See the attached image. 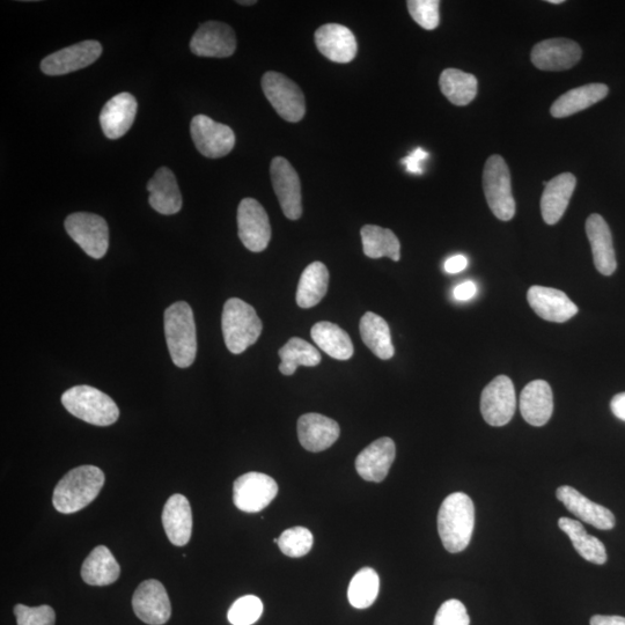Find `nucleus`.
I'll return each instance as SVG.
<instances>
[{
	"mask_svg": "<svg viewBox=\"0 0 625 625\" xmlns=\"http://www.w3.org/2000/svg\"><path fill=\"white\" fill-rule=\"evenodd\" d=\"M277 494L278 485L272 477L247 473L234 482L233 502L242 512L256 513L266 509Z\"/></svg>",
	"mask_w": 625,
	"mask_h": 625,
	"instance_id": "obj_11",
	"label": "nucleus"
},
{
	"mask_svg": "<svg viewBox=\"0 0 625 625\" xmlns=\"http://www.w3.org/2000/svg\"><path fill=\"white\" fill-rule=\"evenodd\" d=\"M271 182L286 218L298 220L303 215L301 185L296 169L289 160L277 157L270 166Z\"/></svg>",
	"mask_w": 625,
	"mask_h": 625,
	"instance_id": "obj_13",
	"label": "nucleus"
},
{
	"mask_svg": "<svg viewBox=\"0 0 625 625\" xmlns=\"http://www.w3.org/2000/svg\"><path fill=\"white\" fill-rule=\"evenodd\" d=\"M608 92L609 88L605 84H588L573 88L554 102L550 113L556 119H564L598 104L607 97Z\"/></svg>",
	"mask_w": 625,
	"mask_h": 625,
	"instance_id": "obj_29",
	"label": "nucleus"
},
{
	"mask_svg": "<svg viewBox=\"0 0 625 625\" xmlns=\"http://www.w3.org/2000/svg\"><path fill=\"white\" fill-rule=\"evenodd\" d=\"M138 619L150 625H163L171 619L172 606L166 588L158 580H145L132 597Z\"/></svg>",
	"mask_w": 625,
	"mask_h": 625,
	"instance_id": "obj_14",
	"label": "nucleus"
},
{
	"mask_svg": "<svg viewBox=\"0 0 625 625\" xmlns=\"http://www.w3.org/2000/svg\"><path fill=\"white\" fill-rule=\"evenodd\" d=\"M64 226L70 238L88 256L99 260L107 254L109 230L104 218L94 213L77 212L65 219Z\"/></svg>",
	"mask_w": 625,
	"mask_h": 625,
	"instance_id": "obj_8",
	"label": "nucleus"
},
{
	"mask_svg": "<svg viewBox=\"0 0 625 625\" xmlns=\"http://www.w3.org/2000/svg\"><path fill=\"white\" fill-rule=\"evenodd\" d=\"M527 299L533 311L541 319L564 323L577 315L578 307L560 290L546 288V286H532L528 290Z\"/></svg>",
	"mask_w": 625,
	"mask_h": 625,
	"instance_id": "obj_18",
	"label": "nucleus"
},
{
	"mask_svg": "<svg viewBox=\"0 0 625 625\" xmlns=\"http://www.w3.org/2000/svg\"><path fill=\"white\" fill-rule=\"evenodd\" d=\"M558 526L569 536L573 547L584 560L602 565L607 562V551L599 539L586 532L582 522L570 518H561Z\"/></svg>",
	"mask_w": 625,
	"mask_h": 625,
	"instance_id": "obj_34",
	"label": "nucleus"
},
{
	"mask_svg": "<svg viewBox=\"0 0 625 625\" xmlns=\"http://www.w3.org/2000/svg\"><path fill=\"white\" fill-rule=\"evenodd\" d=\"M556 496L573 516L583 520L586 524L601 529V531H609V529L614 528L615 517L613 512L592 502L575 488L564 485V487L557 489Z\"/></svg>",
	"mask_w": 625,
	"mask_h": 625,
	"instance_id": "obj_22",
	"label": "nucleus"
},
{
	"mask_svg": "<svg viewBox=\"0 0 625 625\" xmlns=\"http://www.w3.org/2000/svg\"><path fill=\"white\" fill-rule=\"evenodd\" d=\"M163 525L167 538L176 547H183L193 533V512L189 500L180 494L167 500L163 512Z\"/></svg>",
	"mask_w": 625,
	"mask_h": 625,
	"instance_id": "obj_28",
	"label": "nucleus"
},
{
	"mask_svg": "<svg viewBox=\"0 0 625 625\" xmlns=\"http://www.w3.org/2000/svg\"><path fill=\"white\" fill-rule=\"evenodd\" d=\"M147 191L151 207L161 215H175L182 209L181 191L171 169L159 168L147 183Z\"/></svg>",
	"mask_w": 625,
	"mask_h": 625,
	"instance_id": "obj_27",
	"label": "nucleus"
},
{
	"mask_svg": "<svg viewBox=\"0 0 625 625\" xmlns=\"http://www.w3.org/2000/svg\"><path fill=\"white\" fill-rule=\"evenodd\" d=\"M191 138L202 156L218 159L227 156L234 149V131L209 116L197 115L190 124Z\"/></svg>",
	"mask_w": 625,
	"mask_h": 625,
	"instance_id": "obj_9",
	"label": "nucleus"
},
{
	"mask_svg": "<svg viewBox=\"0 0 625 625\" xmlns=\"http://www.w3.org/2000/svg\"><path fill=\"white\" fill-rule=\"evenodd\" d=\"M396 457L393 439L380 438L367 446L356 459V469L365 481L380 483L384 481Z\"/></svg>",
	"mask_w": 625,
	"mask_h": 625,
	"instance_id": "obj_21",
	"label": "nucleus"
},
{
	"mask_svg": "<svg viewBox=\"0 0 625 625\" xmlns=\"http://www.w3.org/2000/svg\"><path fill=\"white\" fill-rule=\"evenodd\" d=\"M311 336L316 345L337 360H348L354 356V344L345 330L332 322H319L313 326Z\"/></svg>",
	"mask_w": 625,
	"mask_h": 625,
	"instance_id": "obj_32",
	"label": "nucleus"
},
{
	"mask_svg": "<svg viewBox=\"0 0 625 625\" xmlns=\"http://www.w3.org/2000/svg\"><path fill=\"white\" fill-rule=\"evenodd\" d=\"M516 409V389L506 375H499L484 388L481 396V413L489 425L504 426L510 423Z\"/></svg>",
	"mask_w": 625,
	"mask_h": 625,
	"instance_id": "obj_10",
	"label": "nucleus"
},
{
	"mask_svg": "<svg viewBox=\"0 0 625 625\" xmlns=\"http://www.w3.org/2000/svg\"><path fill=\"white\" fill-rule=\"evenodd\" d=\"M237 49V36L224 22L208 21L197 29L190 50L200 57L226 58Z\"/></svg>",
	"mask_w": 625,
	"mask_h": 625,
	"instance_id": "obj_16",
	"label": "nucleus"
},
{
	"mask_svg": "<svg viewBox=\"0 0 625 625\" xmlns=\"http://www.w3.org/2000/svg\"><path fill=\"white\" fill-rule=\"evenodd\" d=\"M428 157V152L424 151L422 147H417V149L413 153L409 154L408 157L403 158L401 163L406 166L407 172L421 175L423 174L422 163L425 159H428Z\"/></svg>",
	"mask_w": 625,
	"mask_h": 625,
	"instance_id": "obj_44",
	"label": "nucleus"
},
{
	"mask_svg": "<svg viewBox=\"0 0 625 625\" xmlns=\"http://www.w3.org/2000/svg\"><path fill=\"white\" fill-rule=\"evenodd\" d=\"M610 409L613 414L625 422V393L617 394L614 396L612 402H610Z\"/></svg>",
	"mask_w": 625,
	"mask_h": 625,
	"instance_id": "obj_47",
	"label": "nucleus"
},
{
	"mask_svg": "<svg viewBox=\"0 0 625 625\" xmlns=\"http://www.w3.org/2000/svg\"><path fill=\"white\" fill-rule=\"evenodd\" d=\"M315 43L320 53L335 63H350L357 55L356 36L343 25L321 26L315 33Z\"/></svg>",
	"mask_w": 625,
	"mask_h": 625,
	"instance_id": "obj_19",
	"label": "nucleus"
},
{
	"mask_svg": "<svg viewBox=\"0 0 625 625\" xmlns=\"http://www.w3.org/2000/svg\"><path fill=\"white\" fill-rule=\"evenodd\" d=\"M262 90L282 119L292 123L304 119L306 113L304 93L291 79L282 73L267 72L262 78Z\"/></svg>",
	"mask_w": 625,
	"mask_h": 625,
	"instance_id": "obj_7",
	"label": "nucleus"
},
{
	"mask_svg": "<svg viewBox=\"0 0 625 625\" xmlns=\"http://www.w3.org/2000/svg\"><path fill=\"white\" fill-rule=\"evenodd\" d=\"M14 615L18 625H55V610L50 606L27 607L17 605L14 607Z\"/></svg>",
	"mask_w": 625,
	"mask_h": 625,
	"instance_id": "obj_42",
	"label": "nucleus"
},
{
	"mask_svg": "<svg viewBox=\"0 0 625 625\" xmlns=\"http://www.w3.org/2000/svg\"><path fill=\"white\" fill-rule=\"evenodd\" d=\"M477 293V286L474 282L461 283L453 290V297L458 301L472 300Z\"/></svg>",
	"mask_w": 625,
	"mask_h": 625,
	"instance_id": "obj_45",
	"label": "nucleus"
},
{
	"mask_svg": "<svg viewBox=\"0 0 625 625\" xmlns=\"http://www.w3.org/2000/svg\"><path fill=\"white\" fill-rule=\"evenodd\" d=\"M164 323L169 355L176 366L187 369L197 355L194 312L185 301H178L167 308Z\"/></svg>",
	"mask_w": 625,
	"mask_h": 625,
	"instance_id": "obj_3",
	"label": "nucleus"
},
{
	"mask_svg": "<svg viewBox=\"0 0 625 625\" xmlns=\"http://www.w3.org/2000/svg\"><path fill=\"white\" fill-rule=\"evenodd\" d=\"M587 238L590 240L595 268L604 276H612L617 268L612 232L600 215L586 220Z\"/></svg>",
	"mask_w": 625,
	"mask_h": 625,
	"instance_id": "obj_24",
	"label": "nucleus"
},
{
	"mask_svg": "<svg viewBox=\"0 0 625 625\" xmlns=\"http://www.w3.org/2000/svg\"><path fill=\"white\" fill-rule=\"evenodd\" d=\"M104 484L105 474L98 467L82 466L70 470L55 488V509L64 514L82 511L99 496Z\"/></svg>",
	"mask_w": 625,
	"mask_h": 625,
	"instance_id": "obj_2",
	"label": "nucleus"
},
{
	"mask_svg": "<svg viewBox=\"0 0 625 625\" xmlns=\"http://www.w3.org/2000/svg\"><path fill=\"white\" fill-rule=\"evenodd\" d=\"M468 266V260L466 256L463 255H455L447 259L444 264V270L447 274L455 275L459 274V272L465 270Z\"/></svg>",
	"mask_w": 625,
	"mask_h": 625,
	"instance_id": "obj_46",
	"label": "nucleus"
},
{
	"mask_svg": "<svg viewBox=\"0 0 625 625\" xmlns=\"http://www.w3.org/2000/svg\"><path fill=\"white\" fill-rule=\"evenodd\" d=\"M474 526L473 500L463 492L448 496L438 513V532L448 553L458 554L469 546Z\"/></svg>",
	"mask_w": 625,
	"mask_h": 625,
	"instance_id": "obj_1",
	"label": "nucleus"
},
{
	"mask_svg": "<svg viewBox=\"0 0 625 625\" xmlns=\"http://www.w3.org/2000/svg\"><path fill=\"white\" fill-rule=\"evenodd\" d=\"M483 189L492 213L499 220L509 222L516 215V201L512 195L510 169L498 154L485 163Z\"/></svg>",
	"mask_w": 625,
	"mask_h": 625,
	"instance_id": "obj_6",
	"label": "nucleus"
},
{
	"mask_svg": "<svg viewBox=\"0 0 625 625\" xmlns=\"http://www.w3.org/2000/svg\"><path fill=\"white\" fill-rule=\"evenodd\" d=\"M282 363L279 371L284 375H292L299 366L314 367L321 363V355L318 349L303 338L292 337L278 352Z\"/></svg>",
	"mask_w": 625,
	"mask_h": 625,
	"instance_id": "obj_37",
	"label": "nucleus"
},
{
	"mask_svg": "<svg viewBox=\"0 0 625 625\" xmlns=\"http://www.w3.org/2000/svg\"><path fill=\"white\" fill-rule=\"evenodd\" d=\"M407 5L411 18L426 31H433L439 26L438 0H409Z\"/></svg>",
	"mask_w": 625,
	"mask_h": 625,
	"instance_id": "obj_41",
	"label": "nucleus"
},
{
	"mask_svg": "<svg viewBox=\"0 0 625 625\" xmlns=\"http://www.w3.org/2000/svg\"><path fill=\"white\" fill-rule=\"evenodd\" d=\"M102 46L98 41H83L73 46L56 51L44 58L41 70L48 76H63L87 68L99 60Z\"/></svg>",
	"mask_w": 625,
	"mask_h": 625,
	"instance_id": "obj_15",
	"label": "nucleus"
},
{
	"mask_svg": "<svg viewBox=\"0 0 625 625\" xmlns=\"http://www.w3.org/2000/svg\"><path fill=\"white\" fill-rule=\"evenodd\" d=\"M433 625H470V617L461 601L447 600L440 606Z\"/></svg>",
	"mask_w": 625,
	"mask_h": 625,
	"instance_id": "obj_43",
	"label": "nucleus"
},
{
	"mask_svg": "<svg viewBox=\"0 0 625 625\" xmlns=\"http://www.w3.org/2000/svg\"><path fill=\"white\" fill-rule=\"evenodd\" d=\"M222 327L227 349L240 355L259 340L263 325L255 308L244 300L232 298L226 301Z\"/></svg>",
	"mask_w": 625,
	"mask_h": 625,
	"instance_id": "obj_4",
	"label": "nucleus"
},
{
	"mask_svg": "<svg viewBox=\"0 0 625 625\" xmlns=\"http://www.w3.org/2000/svg\"><path fill=\"white\" fill-rule=\"evenodd\" d=\"M340 435V425L332 418L320 414H306L299 418L298 437L301 446L307 451H326L336 443Z\"/></svg>",
	"mask_w": 625,
	"mask_h": 625,
	"instance_id": "obj_20",
	"label": "nucleus"
},
{
	"mask_svg": "<svg viewBox=\"0 0 625 625\" xmlns=\"http://www.w3.org/2000/svg\"><path fill=\"white\" fill-rule=\"evenodd\" d=\"M577 185L576 176L563 173L549 182H544L546 189L541 198V212L544 222L555 225L560 222L569 207L573 191Z\"/></svg>",
	"mask_w": 625,
	"mask_h": 625,
	"instance_id": "obj_25",
	"label": "nucleus"
},
{
	"mask_svg": "<svg viewBox=\"0 0 625 625\" xmlns=\"http://www.w3.org/2000/svg\"><path fill=\"white\" fill-rule=\"evenodd\" d=\"M441 93L453 105L463 107L472 102L477 95L479 82L474 75L458 69H446L439 79Z\"/></svg>",
	"mask_w": 625,
	"mask_h": 625,
	"instance_id": "obj_35",
	"label": "nucleus"
},
{
	"mask_svg": "<svg viewBox=\"0 0 625 625\" xmlns=\"http://www.w3.org/2000/svg\"><path fill=\"white\" fill-rule=\"evenodd\" d=\"M239 238L253 253L268 248L271 239V225L268 213L254 198L242 200L238 209Z\"/></svg>",
	"mask_w": 625,
	"mask_h": 625,
	"instance_id": "obj_12",
	"label": "nucleus"
},
{
	"mask_svg": "<svg viewBox=\"0 0 625 625\" xmlns=\"http://www.w3.org/2000/svg\"><path fill=\"white\" fill-rule=\"evenodd\" d=\"M263 614V604L255 595H246L234 602L227 614V619L233 625H252L260 620Z\"/></svg>",
	"mask_w": 625,
	"mask_h": 625,
	"instance_id": "obj_40",
	"label": "nucleus"
},
{
	"mask_svg": "<svg viewBox=\"0 0 625 625\" xmlns=\"http://www.w3.org/2000/svg\"><path fill=\"white\" fill-rule=\"evenodd\" d=\"M62 403L71 415L92 425H113L120 417L119 407L112 397L91 386L70 388L63 394Z\"/></svg>",
	"mask_w": 625,
	"mask_h": 625,
	"instance_id": "obj_5",
	"label": "nucleus"
},
{
	"mask_svg": "<svg viewBox=\"0 0 625 625\" xmlns=\"http://www.w3.org/2000/svg\"><path fill=\"white\" fill-rule=\"evenodd\" d=\"M520 411L528 424L543 426L554 411V396L547 381L535 380L520 395Z\"/></svg>",
	"mask_w": 625,
	"mask_h": 625,
	"instance_id": "obj_26",
	"label": "nucleus"
},
{
	"mask_svg": "<svg viewBox=\"0 0 625 625\" xmlns=\"http://www.w3.org/2000/svg\"><path fill=\"white\" fill-rule=\"evenodd\" d=\"M360 336L375 356L382 360L393 358L395 348L392 342L391 329L380 315L367 312L359 323Z\"/></svg>",
	"mask_w": 625,
	"mask_h": 625,
	"instance_id": "obj_31",
	"label": "nucleus"
},
{
	"mask_svg": "<svg viewBox=\"0 0 625 625\" xmlns=\"http://www.w3.org/2000/svg\"><path fill=\"white\" fill-rule=\"evenodd\" d=\"M590 623L591 625H625V617L595 615Z\"/></svg>",
	"mask_w": 625,
	"mask_h": 625,
	"instance_id": "obj_48",
	"label": "nucleus"
},
{
	"mask_svg": "<svg viewBox=\"0 0 625 625\" xmlns=\"http://www.w3.org/2000/svg\"><path fill=\"white\" fill-rule=\"evenodd\" d=\"M314 538L310 529L305 527H293L286 529L279 536L278 547L286 556L299 558L304 557L313 548Z\"/></svg>",
	"mask_w": 625,
	"mask_h": 625,
	"instance_id": "obj_39",
	"label": "nucleus"
},
{
	"mask_svg": "<svg viewBox=\"0 0 625 625\" xmlns=\"http://www.w3.org/2000/svg\"><path fill=\"white\" fill-rule=\"evenodd\" d=\"M137 114V101L130 93H120L110 99L101 110L100 124L109 139L123 137L134 124Z\"/></svg>",
	"mask_w": 625,
	"mask_h": 625,
	"instance_id": "obj_23",
	"label": "nucleus"
},
{
	"mask_svg": "<svg viewBox=\"0 0 625 625\" xmlns=\"http://www.w3.org/2000/svg\"><path fill=\"white\" fill-rule=\"evenodd\" d=\"M120 575L119 563L112 551L105 546L95 548L82 566V578L86 584L92 586L112 585Z\"/></svg>",
	"mask_w": 625,
	"mask_h": 625,
	"instance_id": "obj_30",
	"label": "nucleus"
},
{
	"mask_svg": "<svg viewBox=\"0 0 625 625\" xmlns=\"http://www.w3.org/2000/svg\"><path fill=\"white\" fill-rule=\"evenodd\" d=\"M548 3H550V4H556V5H557V4H563V3H564V0H549V2H548Z\"/></svg>",
	"mask_w": 625,
	"mask_h": 625,
	"instance_id": "obj_50",
	"label": "nucleus"
},
{
	"mask_svg": "<svg viewBox=\"0 0 625 625\" xmlns=\"http://www.w3.org/2000/svg\"><path fill=\"white\" fill-rule=\"evenodd\" d=\"M329 271L325 264L314 262L301 274L298 290L297 304L301 308H312L325 298L328 292Z\"/></svg>",
	"mask_w": 625,
	"mask_h": 625,
	"instance_id": "obj_33",
	"label": "nucleus"
},
{
	"mask_svg": "<svg viewBox=\"0 0 625 625\" xmlns=\"http://www.w3.org/2000/svg\"><path fill=\"white\" fill-rule=\"evenodd\" d=\"M364 253L370 259H389L397 262L401 259V245L393 231L375 225H366L362 231Z\"/></svg>",
	"mask_w": 625,
	"mask_h": 625,
	"instance_id": "obj_36",
	"label": "nucleus"
},
{
	"mask_svg": "<svg viewBox=\"0 0 625 625\" xmlns=\"http://www.w3.org/2000/svg\"><path fill=\"white\" fill-rule=\"evenodd\" d=\"M238 4L240 5H254L256 4L255 0H244V2H242V0H239Z\"/></svg>",
	"mask_w": 625,
	"mask_h": 625,
	"instance_id": "obj_49",
	"label": "nucleus"
},
{
	"mask_svg": "<svg viewBox=\"0 0 625 625\" xmlns=\"http://www.w3.org/2000/svg\"><path fill=\"white\" fill-rule=\"evenodd\" d=\"M579 44L568 39L542 41L533 48L532 63L542 71H564L572 69L582 58Z\"/></svg>",
	"mask_w": 625,
	"mask_h": 625,
	"instance_id": "obj_17",
	"label": "nucleus"
},
{
	"mask_svg": "<svg viewBox=\"0 0 625 625\" xmlns=\"http://www.w3.org/2000/svg\"><path fill=\"white\" fill-rule=\"evenodd\" d=\"M380 579L371 568L359 570L348 588V599L352 607L366 609L374 604L379 595Z\"/></svg>",
	"mask_w": 625,
	"mask_h": 625,
	"instance_id": "obj_38",
	"label": "nucleus"
}]
</instances>
